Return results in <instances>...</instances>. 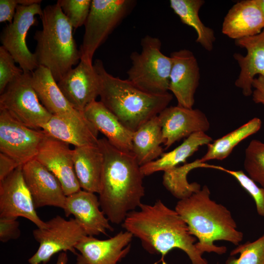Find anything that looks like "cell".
<instances>
[{
    "label": "cell",
    "instance_id": "6da1fadb",
    "mask_svg": "<svg viewBox=\"0 0 264 264\" xmlns=\"http://www.w3.org/2000/svg\"><path fill=\"white\" fill-rule=\"evenodd\" d=\"M138 208L129 213L121 224L140 240L147 252L163 257L177 248L188 256L192 264H208L196 247L197 238L175 210L160 199L152 205L142 203Z\"/></svg>",
    "mask_w": 264,
    "mask_h": 264
},
{
    "label": "cell",
    "instance_id": "7a4b0ae2",
    "mask_svg": "<svg viewBox=\"0 0 264 264\" xmlns=\"http://www.w3.org/2000/svg\"><path fill=\"white\" fill-rule=\"evenodd\" d=\"M98 145L104 157L99 200L110 222L122 224L142 203L145 189L140 166L132 152L119 149L105 137Z\"/></svg>",
    "mask_w": 264,
    "mask_h": 264
},
{
    "label": "cell",
    "instance_id": "3957f363",
    "mask_svg": "<svg viewBox=\"0 0 264 264\" xmlns=\"http://www.w3.org/2000/svg\"><path fill=\"white\" fill-rule=\"evenodd\" d=\"M175 210L184 220L191 234L198 240L196 245L202 254L226 253L227 248L215 245V241H226L237 246L243 240V233L238 229L231 212L211 198L207 185L189 197L179 200Z\"/></svg>",
    "mask_w": 264,
    "mask_h": 264
},
{
    "label": "cell",
    "instance_id": "277c9868",
    "mask_svg": "<svg viewBox=\"0 0 264 264\" xmlns=\"http://www.w3.org/2000/svg\"><path fill=\"white\" fill-rule=\"evenodd\" d=\"M93 65L100 80V101L132 132L157 116L173 99L169 92L150 94L128 79L113 76L107 71L100 60H95Z\"/></svg>",
    "mask_w": 264,
    "mask_h": 264
},
{
    "label": "cell",
    "instance_id": "5b68a950",
    "mask_svg": "<svg viewBox=\"0 0 264 264\" xmlns=\"http://www.w3.org/2000/svg\"><path fill=\"white\" fill-rule=\"evenodd\" d=\"M40 18L42 28L34 34V53L38 66L49 69L58 82L80 62V50L73 28L57 2L46 6Z\"/></svg>",
    "mask_w": 264,
    "mask_h": 264
},
{
    "label": "cell",
    "instance_id": "8992f818",
    "mask_svg": "<svg viewBox=\"0 0 264 264\" xmlns=\"http://www.w3.org/2000/svg\"><path fill=\"white\" fill-rule=\"evenodd\" d=\"M141 51L130 56L132 66L127 72L128 80L141 90L154 95L168 92L172 58L161 50V42L150 35L141 41Z\"/></svg>",
    "mask_w": 264,
    "mask_h": 264
},
{
    "label": "cell",
    "instance_id": "52a82bcc",
    "mask_svg": "<svg viewBox=\"0 0 264 264\" xmlns=\"http://www.w3.org/2000/svg\"><path fill=\"white\" fill-rule=\"evenodd\" d=\"M134 0H92L79 50L81 60L92 63L96 50L131 12Z\"/></svg>",
    "mask_w": 264,
    "mask_h": 264
},
{
    "label": "cell",
    "instance_id": "ba28073f",
    "mask_svg": "<svg viewBox=\"0 0 264 264\" xmlns=\"http://www.w3.org/2000/svg\"><path fill=\"white\" fill-rule=\"evenodd\" d=\"M0 109L35 129H41L52 115L39 100L32 84L31 73L23 72L7 86L0 95Z\"/></svg>",
    "mask_w": 264,
    "mask_h": 264
},
{
    "label": "cell",
    "instance_id": "9c48e42d",
    "mask_svg": "<svg viewBox=\"0 0 264 264\" xmlns=\"http://www.w3.org/2000/svg\"><path fill=\"white\" fill-rule=\"evenodd\" d=\"M46 223L45 228H37L33 231V237L39 246L28 259L29 264H46L60 252L69 251L77 255L76 245L87 235L75 219L67 220L57 215Z\"/></svg>",
    "mask_w": 264,
    "mask_h": 264
},
{
    "label": "cell",
    "instance_id": "30bf717a",
    "mask_svg": "<svg viewBox=\"0 0 264 264\" xmlns=\"http://www.w3.org/2000/svg\"><path fill=\"white\" fill-rule=\"evenodd\" d=\"M46 137L42 129L29 128L0 109V153L20 165L35 158Z\"/></svg>",
    "mask_w": 264,
    "mask_h": 264
},
{
    "label": "cell",
    "instance_id": "8fae6325",
    "mask_svg": "<svg viewBox=\"0 0 264 264\" xmlns=\"http://www.w3.org/2000/svg\"><path fill=\"white\" fill-rule=\"evenodd\" d=\"M43 10L39 3L28 6L18 5L12 22L7 24L0 34L1 46L24 72L32 73L39 66L35 54L27 46L26 39L30 27L37 23L36 15L40 17Z\"/></svg>",
    "mask_w": 264,
    "mask_h": 264
},
{
    "label": "cell",
    "instance_id": "7c38bea8",
    "mask_svg": "<svg viewBox=\"0 0 264 264\" xmlns=\"http://www.w3.org/2000/svg\"><path fill=\"white\" fill-rule=\"evenodd\" d=\"M23 217L37 228L46 227L38 216L23 176L22 166L0 180V217Z\"/></svg>",
    "mask_w": 264,
    "mask_h": 264
},
{
    "label": "cell",
    "instance_id": "4fadbf2b",
    "mask_svg": "<svg viewBox=\"0 0 264 264\" xmlns=\"http://www.w3.org/2000/svg\"><path fill=\"white\" fill-rule=\"evenodd\" d=\"M57 84L72 107L81 112L99 96V76L93 64L83 60Z\"/></svg>",
    "mask_w": 264,
    "mask_h": 264
},
{
    "label": "cell",
    "instance_id": "5bb4252c",
    "mask_svg": "<svg viewBox=\"0 0 264 264\" xmlns=\"http://www.w3.org/2000/svg\"><path fill=\"white\" fill-rule=\"evenodd\" d=\"M157 116L165 149L195 132H206L210 127L207 117L201 110L177 105L166 107Z\"/></svg>",
    "mask_w": 264,
    "mask_h": 264
},
{
    "label": "cell",
    "instance_id": "9a60e30c",
    "mask_svg": "<svg viewBox=\"0 0 264 264\" xmlns=\"http://www.w3.org/2000/svg\"><path fill=\"white\" fill-rule=\"evenodd\" d=\"M172 64L169 91L172 92L177 105L191 109L195 103V94L200 80V71L193 53L187 49L173 52L170 56Z\"/></svg>",
    "mask_w": 264,
    "mask_h": 264
},
{
    "label": "cell",
    "instance_id": "2e32d148",
    "mask_svg": "<svg viewBox=\"0 0 264 264\" xmlns=\"http://www.w3.org/2000/svg\"><path fill=\"white\" fill-rule=\"evenodd\" d=\"M133 235L120 231L106 240L84 237L76 245V264H117L129 253Z\"/></svg>",
    "mask_w": 264,
    "mask_h": 264
},
{
    "label": "cell",
    "instance_id": "e0dca14e",
    "mask_svg": "<svg viewBox=\"0 0 264 264\" xmlns=\"http://www.w3.org/2000/svg\"><path fill=\"white\" fill-rule=\"evenodd\" d=\"M35 159L56 176L66 196L81 190L69 144L46 135Z\"/></svg>",
    "mask_w": 264,
    "mask_h": 264
},
{
    "label": "cell",
    "instance_id": "ac0fdd59",
    "mask_svg": "<svg viewBox=\"0 0 264 264\" xmlns=\"http://www.w3.org/2000/svg\"><path fill=\"white\" fill-rule=\"evenodd\" d=\"M22 170L36 209L47 206L64 209L66 196L50 171L35 159L22 165Z\"/></svg>",
    "mask_w": 264,
    "mask_h": 264
},
{
    "label": "cell",
    "instance_id": "d6986e66",
    "mask_svg": "<svg viewBox=\"0 0 264 264\" xmlns=\"http://www.w3.org/2000/svg\"><path fill=\"white\" fill-rule=\"evenodd\" d=\"M95 194L80 190L66 196L63 209L66 217L74 216L89 236L106 235L107 231H113L110 221L100 209L99 198Z\"/></svg>",
    "mask_w": 264,
    "mask_h": 264
},
{
    "label": "cell",
    "instance_id": "ffe728a7",
    "mask_svg": "<svg viewBox=\"0 0 264 264\" xmlns=\"http://www.w3.org/2000/svg\"><path fill=\"white\" fill-rule=\"evenodd\" d=\"M236 44L245 48V56L235 53L233 57L240 67L235 86L241 89L244 96L252 95V83L255 76L264 77V29L259 34L235 40Z\"/></svg>",
    "mask_w": 264,
    "mask_h": 264
},
{
    "label": "cell",
    "instance_id": "44dd1931",
    "mask_svg": "<svg viewBox=\"0 0 264 264\" xmlns=\"http://www.w3.org/2000/svg\"><path fill=\"white\" fill-rule=\"evenodd\" d=\"M264 29V20L256 0L237 2L224 18L222 33L229 38L239 40L256 35Z\"/></svg>",
    "mask_w": 264,
    "mask_h": 264
},
{
    "label": "cell",
    "instance_id": "7402d4cb",
    "mask_svg": "<svg viewBox=\"0 0 264 264\" xmlns=\"http://www.w3.org/2000/svg\"><path fill=\"white\" fill-rule=\"evenodd\" d=\"M41 129L47 136L75 147L98 144V132L86 117L76 118L52 115Z\"/></svg>",
    "mask_w": 264,
    "mask_h": 264
},
{
    "label": "cell",
    "instance_id": "603a6c76",
    "mask_svg": "<svg viewBox=\"0 0 264 264\" xmlns=\"http://www.w3.org/2000/svg\"><path fill=\"white\" fill-rule=\"evenodd\" d=\"M31 82L41 103L52 115L85 118L83 112L74 109L67 100L47 68L39 66L31 73Z\"/></svg>",
    "mask_w": 264,
    "mask_h": 264
},
{
    "label": "cell",
    "instance_id": "cb8c5ba5",
    "mask_svg": "<svg viewBox=\"0 0 264 264\" xmlns=\"http://www.w3.org/2000/svg\"><path fill=\"white\" fill-rule=\"evenodd\" d=\"M83 112L98 132L102 133L113 146L121 150L132 151L133 132L123 125L100 101L91 102Z\"/></svg>",
    "mask_w": 264,
    "mask_h": 264
},
{
    "label": "cell",
    "instance_id": "d4e9b609",
    "mask_svg": "<svg viewBox=\"0 0 264 264\" xmlns=\"http://www.w3.org/2000/svg\"><path fill=\"white\" fill-rule=\"evenodd\" d=\"M72 157L75 172L81 189L99 193L104 157L97 145L74 147Z\"/></svg>",
    "mask_w": 264,
    "mask_h": 264
},
{
    "label": "cell",
    "instance_id": "484cf974",
    "mask_svg": "<svg viewBox=\"0 0 264 264\" xmlns=\"http://www.w3.org/2000/svg\"><path fill=\"white\" fill-rule=\"evenodd\" d=\"M212 141V138L202 132H195L187 137L177 147L170 152L164 153L159 158L140 166L145 176H150L159 171H165L181 163H185L188 158L192 156L203 145H207Z\"/></svg>",
    "mask_w": 264,
    "mask_h": 264
},
{
    "label": "cell",
    "instance_id": "4316f807",
    "mask_svg": "<svg viewBox=\"0 0 264 264\" xmlns=\"http://www.w3.org/2000/svg\"><path fill=\"white\" fill-rule=\"evenodd\" d=\"M162 129L158 116L133 132L132 153L140 166L158 158L163 153Z\"/></svg>",
    "mask_w": 264,
    "mask_h": 264
},
{
    "label": "cell",
    "instance_id": "83f0119b",
    "mask_svg": "<svg viewBox=\"0 0 264 264\" xmlns=\"http://www.w3.org/2000/svg\"><path fill=\"white\" fill-rule=\"evenodd\" d=\"M170 6L181 22L193 27L197 34L196 42L205 49L210 51L216 40L214 31L206 26L198 15L199 11L204 3L203 0H170Z\"/></svg>",
    "mask_w": 264,
    "mask_h": 264
},
{
    "label": "cell",
    "instance_id": "f1b7e54d",
    "mask_svg": "<svg viewBox=\"0 0 264 264\" xmlns=\"http://www.w3.org/2000/svg\"><path fill=\"white\" fill-rule=\"evenodd\" d=\"M261 119L254 117L236 129L209 143L202 162L212 160H222L227 158L235 147L248 137L257 133L261 128Z\"/></svg>",
    "mask_w": 264,
    "mask_h": 264
},
{
    "label": "cell",
    "instance_id": "f546056e",
    "mask_svg": "<svg viewBox=\"0 0 264 264\" xmlns=\"http://www.w3.org/2000/svg\"><path fill=\"white\" fill-rule=\"evenodd\" d=\"M220 166L202 162L197 159L190 163L177 166L164 172L162 184L164 187L175 198L181 200L189 197L201 189L197 182L189 183L187 180L189 173L197 168H210L219 170Z\"/></svg>",
    "mask_w": 264,
    "mask_h": 264
},
{
    "label": "cell",
    "instance_id": "4dcf8cb0",
    "mask_svg": "<svg viewBox=\"0 0 264 264\" xmlns=\"http://www.w3.org/2000/svg\"><path fill=\"white\" fill-rule=\"evenodd\" d=\"M244 169L248 176L264 189V142L251 140L245 150Z\"/></svg>",
    "mask_w": 264,
    "mask_h": 264
},
{
    "label": "cell",
    "instance_id": "1f68e13d",
    "mask_svg": "<svg viewBox=\"0 0 264 264\" xmlns=\"http://www.w3.org/2000/svg\"><path fill=\"white\" fill-rule=\"evenodd\" d=\"M230 255L225 264H264V234L253 242L237 245Z\"/></svg>",
    "mask_w": 264,
    "mask_h": 264
},
{
    "label": "cell",
    "instance_id": "d6a6232c",
    "mask_svg": "<svg viewBox=\"0 0 264 264\" xmlns=\"http://www.w3.org/2000/svg\"><path fill=\"white\" fill-rule=\"evenodd\" d=\"M57 2L73 29L85 25L90 12L91 0H58Z\"/></svg>",
    "mask_w": 264,
    "mask_h": 264
},
{
    "label": "cell",
    "instance_id": "836d02e7",
    "mask_svg": "<svg viewBox=\"0 0 264 264\" xmlns=\"http://www.w3.org/2000/svg\"><path fill=\"white\" fill-rule=\"evenodd\" d=\"M219 170L230 175L237 180L253 198L258 215L264 217V189L259 187L254 180L242 170H231L222 166H220Z\"/></svg>",
    "mask_w": 264,
    "mask_h": 264
},
{
    "label": "cell",
    "instance_id": "e575fe53",
    "mask_svg": "<svg viewBox=\"0 0 264 264\" xmlns=\"http://www.w3.org/2000/svg\"><path fill=\"white\" fill-rule=\"evenodd\" d=\"M12 55L2 46H0V93L7 86L24 72L16 66Z\"/></svg>",
    "mask_w": 264,
    "mask_h": 264
},
{
    "label": "cell",
    "instance_id": "d590c367",
    "mask_svg": "<svg viewBox=\"0 0 264 264\" xmlns=\"http://www.w3.org/2000/svg\"><path fill=\"white\" fill-rule=\"evenodd\" d=\"M17 218L0 217V241L2 242L18 239L21 235Z\"/></svg>",
    "mask_w": 264,
    "mask_h": 264
},
{
    "label": "cell",
    "instance_id": "8d00e7d4",
    "mask_svg": "<svg viewBox=\"0 0 264 264\" xmlns=\"http://www.w3.org/2000/svg\"><path fill=\"white\" fill-rule=\"evenodd\" d=\"M18 5L17 0H0V22L11 23Z\"/></svg>",
    "mask_w": 264,
    "mask_h": 264
},
{
    "label": "cell",
    "instance_id": "74e56055",
    "mask_svg": "<svg viewBox=\"0 0 264 264\" xmlns=\"http://www.w3.org/2000/svg\"><path fill=\"white\" fill-rule=\"evenodd\" d=\"M20 166H21L14 159L0 153V180L4 179Z\"/></svg>",
    "mask_w": 264,
    "mask_h": 264
},
{
    "label": "cell",
    "instance_id": "f35d334b",
    "mask_svg": "<svg viewBox=\"0 0 264 264\" xmlns=\"http://www.w3.org/2000/svg\"><path fill=\"white\" fill-rule=\"evenodd\" d=\"M252 100L256 104L264 105V77L259 75L255 77L252 83Z\"/></svg>",
    "mask_w": 264,
    "mask_h": 264
},
{
    "label": "cell",
    "instance_id": "ab89813d",
    "mask_svg": "<svg viewBox=\"0 0 264 264\" xmlns=\"http://www.w3.org/2000/svg\"><path fill=\"white\" fill-rule=\"evenodd\" d=\"M18 4L22 6H28L35 4H41V0H17Z\"/></svg>",
    "mask_w": 264,
    "mask_h": 264
},
{
    "label": "cell",
    "instance_id": "60d3db41",
    "mask_svg": "<svg viewBox=\"0 0 264 264\" xmlns=\"http://www.w3.org/2000/svg\"><path fill=\"white\" fill-rule=\"evenodd\" d=\"M68 257L65 252H61L58 256L56 264H67Z\"/></svg>",
    "mask_w": 264,
    "mask_h": 264
},
{
    "label": "cell",
    "instance_id": "b9f144b4",
    "mask_svg": "<svg viewBox=\"0 0 264 264\" xmlns=\"http://www.w3.org/2000/svg\"><path fill=\"white\" fill-rule=\"evenodd\" d=\"M264 20V0H256Z\"/></svg>",
    "mask_w": 264,
    "mask_h": 264
}]
</instances>
